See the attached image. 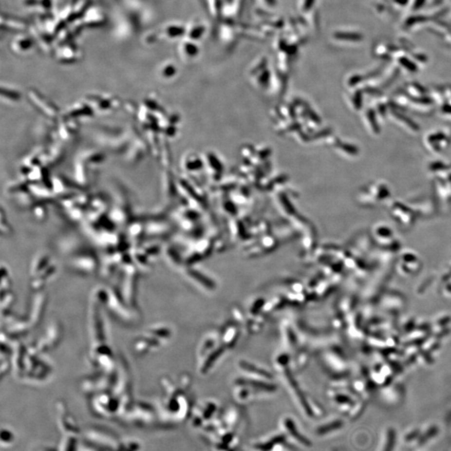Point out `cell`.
Returning a JSON list of instances; mask_svg holds the SVG:
<instances>
[{
  "instance_id": "1",
  "label": "cell",
  "mask_w": 451,
  "mask_h": 451,
  "mask_svg": "<svg viewBox=\"0 0 451 451\" xmlns=\"http://www.w3.org/2000/svg\"><path fill=\"white\" fill-rule=\"evenodd\" d=\"M396 434L395 431L390 430L387 437L386 445L384 446V451H393L394 446L395 445Z\"/></svg>"
}]
</instances>
